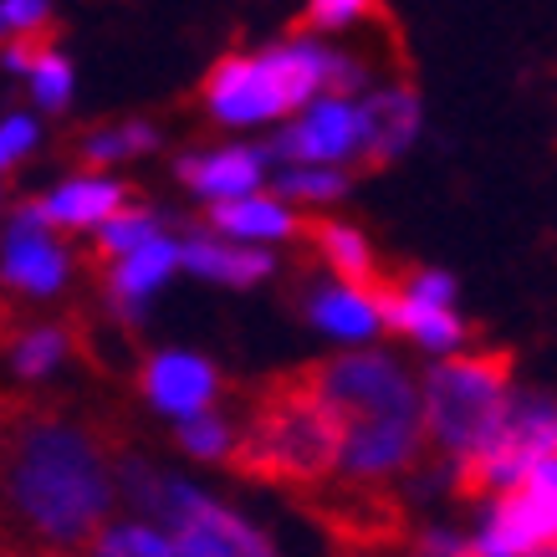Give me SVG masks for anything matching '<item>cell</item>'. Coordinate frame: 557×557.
I'll use <instances>...</instances> for the list:
<instances>
[{
	"mask_svg": "<svg viewBox=\"0 0 557 557\" xmlns=\"http://www.w3.org/2000/svg\"><path fill=\"white\" fill-rule=\"evenodd\" d=\"M174 440H180V450L195 460H231L236 456V424L225 420V414H215V409H205L195 420H180Z\"/></svg>",
	"mask_w": 557,
	"mask_h": 557,
	"instance_id": "484cf974",
	"label": "cell"
},
{
	"mask_svg": "<svg viewBox=\"0 0 557 557\" xmlns=\"http://www.w3.org/2000/svg\"><path fill=\"white\" fill-rule=\"evenodd\" d=\"M0 557H11V542H5V532H0Z\"/></svg>",
	"mask_w": 557,
	"mask_h": 557,
	"instance_id": "1f68e13d",
	"label": "cell"
},
{
	"mask_svg": "<svg viewBox=\"0 0 557 557\" xmlns=\"http://www.w3.org/2000/svg\"><path fill=\"white\" fill-rule=\"evenodd\" d=\"M358 119H363V153H358V170H384L394 159H405V149H414V138L424 128V108L414 87H379L358 102Z\"/></svg>",
	"mask_w": 557,
	"mask_h": 557,
	"instance_id": "7c38bea8",
	"label": "cell"
},
{
	"mask_svg": "<svg viewBox=\"0 0 557 557\" xmlns=\"http://www.w3.org/2000/svg\"><path fill=\"white\" fill-rule=\"evenodd\" d=\"M5 348H11V369L36 384V379H47V373L72 354V327H62V322H36V327L11 333Z\"/></svg>",
	"mask_w": 557,
	"mask_h": 557,
	"instance_id": "44dd1931",
	"label": "cell"
},
{
	"mask_svg": "<svg viewBox=\"0 0 557 557\" xmlns=\"http://www.w3.org/2000/svg\"><path fill=\"white\" fill-rule=\"evenodd\" d=\"M220 388H225L220 369L205 354H189V348L149 354L138 369V394L170 420H195L205 409H215Z\"/></svg>",
	"mask_w": 557,
	"mask_h": 557,
	"instance_id": "8fae6325",
	"label": "cell"
},
{
	"mask_svg": "<svg viewBox=\"0 0 557 557\" xmlns=\"http://www.w3.org/2000/svg\"><path fill=\"white\" fill-rule=\"evenodd\" d=\"M210 231H220V240H240V246H256V240H292L302 231V215L282 205L276 195H246V200H220L205 210Z\"/></svg>",
	"mask_w": 557,
	"mask_h": 557,
	"instance_id": "d6986e66",
	"label": "cell"
},
{
	"mask_svg": "<svg viewBox=\"0 0 557 557\" xmlns=\"http://www.w3.org/2000/svg\"><path fill=\"white\" fill-rule=\"evenodd\" d=\"M312 384L343 420V460L338 471L354 486H373L388 475L420 471L424 460V424H420V388L388 354H338L312 363Z\"/></svg>",
	"mask_w": 557,
	"mask_h": 557,
	"instance_id": "7a4b0ae2",
	"label": "cell"
},
{
	"mask_svg": "<svg viewBox=\"0 0 557 557\" xmlns=\"http://www.w3.org/2000/svg\"><path fill=\"white\" fill-rule=\"evenodd\" d=\"M236 471L276 486H327L343 460V420L312 384V373H282L251 399L236 430Z\"/></svg>",
	"mask_w": 557,
	"mask_h": 557,
	"instance_id": "277c9868",
	"label": "cell"
},
{
	"mask_svg": "<svg viewBox=\"0 0 557 557\" xmlns=\"http://www.w3.org/2000/svg\"><path fill=\"white\" fill-rule=\"evenodd\" d=\"M557 456V399L553 394H511L502 424L456 466L460 496H496L527 471Z\"/></svg>",
	"mask_w": 557,
	"mask_h": 557,
	"instance_id": "8992f818",
	"label": "cell"
},
{
	"mask_svg": "<svg viewBox=\"0 0 557 557\" xmlns=\"http://www.w3.org/2000/svg\"><path fill=\"white\" fill-rule=\"evenodd\" d=\"M475 557H557V456L486 502Z\"/></svg>",
	"mask_w": 557,
	"mask_h": 557,
	"instance_id": "52a82bcc",
	"label": "cell"
},
{
	"mask_svg": "<svg viewBox=\"0 0 557 557\" xmlns=\"http://www.w3.org/2000/svg\"><path fill=\"white\" fill-rule=\"evenodd\" d=\"M271 189H282V205L302 200V205H327L348 195V174L343 170H318V164H282Z\"/></svg>",
	"mask_w": 557,
	"mask_h": 557,
	"instance_id": "cb8c5ba5",
	"label": "cell"
},
{
	"mask_svg": "<svg viewBox=\"0 0 557 557\" xmlns=\"http://www.w3.org/2000/svg\"><path fill=\"white\" fill-rule=\"evenodd\" d=\"M0 496L51 547H87L113 511V460L87 424L0 394Z\"/></svg>",
	"mask_w": 557,
	"mask_h": 557,
	"instance_id": "6da1fadb",
	"label": "cell"
},
{
	"mask_svg": "<svg viewBox=\"0 0 557 557\" xmlns=\"http://www.w3.org/2000/svg\"><path fill=\"white\" fill-rule=\"evenodd\" d=\"M307 318L338 343H369L373 333H379V302H373V292L343 287V282H322V287H312V297H307Z\"/></svg>",
	"mask_w": 557,
	"mask_h": 557,
	"instance_id": "ffe728a7",
	"label": "cell"
},
{
	"mask_svg": "<svg viewBox=\"0 0 557 557\" xmlns=\"http://www.w3.org/2000/svg\"><path fill=\"white\" fill-rule=\"evenodd\" d=\"M511 405V354H445L424 369L420 424L424 445L460 466L502 424Z\"/></svg>",
	"mask_w": 557,
	"mask_h": 557,
	"instance_id": "5b68a950",
	"label": "cell"
},
{
	"mask_svg": "<svg viewBox=\"0 0 557 557\" xmlns=\"http://www.w3.org/2000/svg\"><path fill=\"white\" fill-rule=\"evenodd\" d=\"M87 557H174V547L159 527L119 522V527H102L98 537L87 542Z\"/></svg>",
	"mask_w": 557,
	"mask_h": 557,
	"instance_id": "d4e9b609",
	"label": "cell"
},
{
	"mask_svg": "<svg viewBox=\"0 0 557 557\" xmlns=\"http://www.w3.org/2000/svg\"><path fill=\"white\" fill-rule=\"evenodd\" d=\"M32 149H36V123L26 113H11V119L0 123V174L16 170Z\"/></svg>",
	"mask_w": 557,
	"mask_h": 557,
	"instance_id": "f546056e",
	"label": "cell"
},
{
	"mask_svg": "<svg viewBox=\"0 0 557 557\" xmlns=\"http://www.w3.org/2000/svg\"><path fill=\"white\" fill-rule=\"evenodd\" d=\"M180 267L220 282V287H256L276 271V256L261 246H240V240H220V236H189L180 240Z\"/></svg>",
	"mask_w": 557,
	"mask_h": 557,
	"instance_id": "ac0fdd59",
	"label": "cell"
},
{
	"mask_svg": "<svg viewBox=\"0 0 557 557\" xmlns=\"http://www.w3.org/2000/svg\"><path fill=\"white\" fill-rule=\"evenodd\" d=\"M373 302H379V327L420 343L424 354H456L460 343L471 338V327H466V318H460L456 307L424 302V297L405 292L399 282H388V276L373 287Z\"/></svg>",
	"mask_w": 557,
	"mask_h": 557,
	"instance_id": "5bb4252c",
	"label": "cell"
},
{
	"mask_svg": "<svg viewBox=\"0 0 557 557\" xmlns=\"http://www.w3.org/2000/svg\"><path fill=\"white\" fill-rule=\"evenodd\" d=\"M67 251L51 240L41 200H21L11 210V231H5V251H0V282L26 292V297H57L67 287Z\"/></svg>",
	"mask_w": 557,
	"mask_h": 557,
	"instance_id": "30bf717a",
	"label": "cell"
},
{
	"mask_svg": "<svg viewBox=\"0 0 557 557\" xmlns=\"http://www.w3.org/2000/svg\"><path fill=\"white\" fill-rule=\"evenodd\" d=\"M159 522H164V537H170L174 557H282L261 527H251L240 511L215 502L210 491L174 481V475L164 486Z\"/></svg>",
	"mask_w": 557,
	"mask_h": 557,
	"instance_id": "ba28073f",
	"label": "cell"
},
{
	"mask_svg": "<svg viewBox=\"0 0 557 557\" xmlns=\"http://www.w3.org/2000/svg\"><path fill=\"white\" fill-rule=\"evenodd\" d=\"M379 0H307V26L312 32H348L369 16Z\"/></svg>",
	"mask_w": 557,
	"mask_h": 557,
	"instance_id": "83f0119b",
	"label": "cell"
},
{
	"mask_svg": "<svg viewBox=\"0 0 557 557\" xmlns=\"http://www.w3.org/2000/svg\"><path fill=\"white\" fill-rule=\"evenodd\" d=\"M174 271H180V240L153 236L149 246H138V251H128L123 261L108 267V307L123 322H138L144 318V302L170 282Z\"/></svg>",
	"mask_w": 557,
	"mask_h": 557,
	"instance_id": "9a60e30c",
	"label": "cell"
},
{
	"mask_svg": "<svg viewBox=\"0 0 557 557\" xmlns=\"http://www.w3.org/2000/svg\"><path fill=\"white\" fill-rule=\"evenodd\" d=\"M267 170H271L267 144H261V149H251V144H225V149H210V153H185V159L174 164L180 185L195 189L205 205L261 195Z\"/></svg>",
	"mask_w": 557,
	"mask_h": 557,
	"instance_id": "4fadbf2b",
	"label": "cell"
},
{
	"mask_svg": "<svg viewBox=\"0 0 557 557\" xmlns=\"http://www.w3.org/2000/svg\"><path fill=\"white\" fill-rule=\"evenodd\" d=\"M276 164H318V170H338L348 159L363 153V119H358L354 98H318L267 144Z\"/></svg>",
	"mask_w": 557,
	"mask_h": 557,
	"instance_id": "9c48e42d",
	"label": "cell"
},
{
	"mask_svg": "<svg viewBox=\"0 0 557 557\" xmlns=\"http://www.w3.org/2000/svg\"><path fill=\"white\" fill-rule=\"evenodd\" d=\"M32 77V98L36 108H47V113H62L72 102V62L62 57L57 47H47L41 57H36V67L26 72Z\"/></svg>",
	"mask_w": 557,
	"mask_h": 557,
	"instance_id": "4316f807",
	"label": "cell"
},
{
	"mask_svg": "<svg viewBox=\"0 0 557 557\" xmlns=\"http://www.w3.org/2000/svg\"><path fill=\"white\" fill-rule=\"evenodd\" d=\"M297 236L318 251V261L333 271V282L343 287H358V292H373L384 282V267H379V256H373L369 236L348 225V220H302V231Z\"/></svg>",
	"mask_w": 557,
	"mask_h": 557,
	"instance_id": "2e32d148",
	"label": "cell"
},
{
	"mask_svg": "<svg viewBox=\"0 0 557 557\" xmlns=\"http://www.w3.org/2000/svg\"><path fill=\"white\" fill-rule=\"evenodd\" d=\"M47 21H51V0H0V36L5 41L47 32Z\"/></svg>",
	"mask_w": 557,
	"mask_h": 557,
	"instance_id": "f1b7e54d",
	"label": "cell"
},
{
	"mask_svg": "<svg viewBox=\"0 0 557 557\" xmlns=\"http://www.w3.org/2000/svg\"><path fill=\"white\" fill-rule=\"evenodd\" d=\"M153 236H164L159 231V215L153 210H119V215L108 220L98 231V246H92V261H102V267H113V261H123L128 251H138V246H149Z\"/></svg>",
	"mask_w": 557,
	"mask_h": 557,
	"instance_id": "603a6c76",
	"label": "cell"
},
{
	"mask_svg": "<svg viewBox=\"0 0 557 557\" xmlns=\"http://www.w3.org/2000/svg\"><path fill=\"white\" fill-rule=\"evenodd\" d=\"M128 210V185L119 180H102V174H77L67 185H57L41 200V220L47 231H92V225H108V220Z\"/></svg>",
	"mask_w": 557,
	"mask_h": 557,
	"instance_id": "e0dca14e",
	"label": "cell"
},
{
	"mask_svg": "<svg viewBox=\"0 0 557 557\" xmlns=\"http://www.w3.org/2000/svg\"><path fill=\"white\" fill-rule=\"evenodd\" d=\"M409 557H475V547H471V537H460V532L430 527V532H420V542H414Z\"/></svg>",
	"mask_w": 557,
	"mask_h": 557,
	"instance_id": "4dcf8cb0",
	"label": "cell"
},
{
	"mask_svg": "<svg viewBox=\"0 0 557 557\" xmlns=\"http://www.w3.org/2000/svg\"><path fill=\"white\" fill-rule=\"evenodd\" d=\"M159 144V128L153 123H119V128H87L72 153L83 170H102V164H119V159H134V153H149Z\"/></svg>",
	"mask_w": 557,
	"mask_h": 557,
	"instance_id": "7402d4cb",
	"label": "cell"
},
{
	"mask_svg": "<svg viewBox=\"0 0 557 557\" xmlns=\"http://www.w3.org/2000/svg\"><path fill=\"white\" fill-rule=\"evenodd\" d=\"M348 557H358V553H348Z\"/></svg>",
	"mask_w": 557,
	"mask_h": 557,
	"instance_id": "836d02e7",
	"label": "cell"
},
{
	"mask_svg": "<svg viewBox=\"0 0 557 557\" xmlns=\"http://www.w3.org/2000/svg\"><path fill=\"white\" fill-rule=\"evenodd\" d=\"M41 557H57V553H41Z\"/></svg>",
	"mask_w": 557,
	"mask_h": 557,
	"instance_id": "d6a6232c",
	"label": "cell"
},
{
	"mask_svg": "<svg viewBox=\"0 0 557 557\" xmlns=\"http://www.w3.org/2000/svg\"><path fill=\"white\" fill-rule=\"evenodd\" d=\"M363 77L369 67H358L354 57L322 47L312 36H292L251 57H220L205 77V113L220 128H256L297 119L318 98H354Z\"/></svg>",
	"mask_w": 557,
	"mask_h": 557,
	"instance_id": "3957f363",
	"label": "cell"
}]
</instances>
